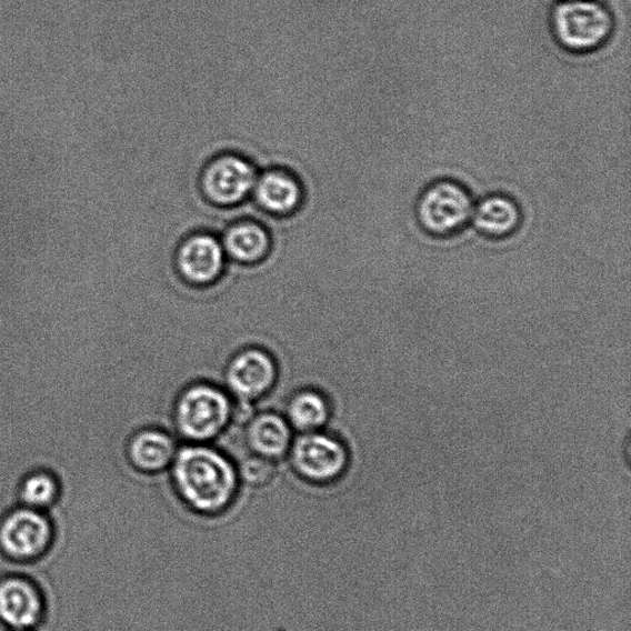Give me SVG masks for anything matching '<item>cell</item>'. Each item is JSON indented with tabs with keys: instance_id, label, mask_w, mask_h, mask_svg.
<instances>
[{
	"instance_id": "obj_1",
	"label": "cell",
	"mask_w": 631,
	"mask_h": 631,
	"mask_svg": "<svg viewBox=\"0 0 631 631\" xmlns=\"http://www.w3.org/2000/svg\"><path fill=\"white\" fill-rule=\"evenodd\" d=\"M173 487L191 511L218 515L229 510L239 491V472L219 450L201 444L177 450L172 468Z\"/></svg>"
},
{
	"instance_id": "obj_2",
	"label": "cell",
	"mask_w": 631,
	"mask_h": 631,
	"mask_svg": "<svg viewBox=\"0 0 631 631\" xmlns=\"http://www.w3.org/2000/svg\"><path fill=\"white\" fill-rule=\"evenodd\" d=\"M550 30L563 51L590 54L612 40L615 20L600 0H560L551 10Z\"/></svg>"
},
{
	"instance_id": "obj_3",
	"label": "cell",
	"mask_w": 631,
	"mask_h": 631,
	"mask_svg": "<svg viewBox=\"0 0 631 631\" xmlns=\"http://www.w3.org/2000/svg\"><path fill=\"white\" fill-rule=\"evenodd\" d=\"M232 400L227 391L198 382L180 392L174 403V423L189 442L213 441L231 422Z\"/></svg>"
},
{
	"instance_id": "obj_4",
	"label": "cell",
	"mask_w": 631,
	"mask_h": 631,
	"mask_svg": "<svg viewBox=\"0 0 631 631\" xmlns=\"http://www.w3.org/2000/svg\"><path fill=\"white\" fill-rule=\"evenodd\" d=\"M473 207L475 200L464 184L454 179H438L428 184L417 199L414 217L428 236L449 239L468 227Z\"/></svg>"
},
{
	"instance_id": "obj_5",
	"label": "cell",
	"mask_w": 631,
	"mask_h": 631,
	"mask_svg": "<svg viewBox=\"0 0 631 631\" xmlns=\"http://www.w3.org/2000/svg\"><path fill=\"white\" fill-rule=\"evenodd\" d=\"M259 169L244 156L223 152L202 168L199 189L209 206L233 210L247 204L253 193Z\"/></svg>"
},
{
	"instance_id": "obj_6",
	"label": "cell",
	"mask_w": 631,
	"mask_h": 631,
	"mask_svg": "<svg viewBox=\"0 0 631 631\" xmlns=\"http://www.w3.org/2000/svg\"><path fill=\"white\" fill-rule=\"evenodd\" d=\"M290 463L302 480L330 484L344 477L351 453L342 439L332 434L301 433L291 447Z\"/></svg>"
},
{
	"instance_id": "obj_7",
	"label": "cell",
	"mask_w": 631,
	"mask_h": 631,
	"mask_svg": "<svg viewBox=\"0 0 631 631\" xmlns=\"http://www.w3.org/2000/svg\"><path fill=\"white\" fill-rule=\"evenodd\" d=\"M54 527L42 511L22 505L0 520V551L7 559L37 562L53 545Z\"/></svg>"
},
{
	"instance_id": "obj_8",
	"label": "cell",
	"mask_w": 631,
	"mask_h": 631,
	"mask_svg": "<svg viewBox=\"0 0 631 631\" xmlns=\"http://www.w3.org/2000/svg\"><path fill=\"white\" fill-rule=\"evenodd\" d=\"M228 267L220 236L208 231L190 233L173 254L174 272L190 287L206 288L218 283Z\"/></svg>"
},
{
	"instance_id": "obj_9",
	"label": "cell",
	"mask_w": 631,
	"mask_h": 631,
	"mask_svg": "<svg viewBox=\"0 0 631 631\" xmlns=\"http://www.w3.org/2000/svg\"><path fill=\"white\" fill-rule=\"evenodd\" d=\"M278 365L262 348H247L236 353L227 369L224 382L236 399L254 402L276 387Z\"/></svg>"
},
{
	"instance_id": "obj_10",
	"label": "cell",
	"mask_w": 631,
	"mask_h": 631,
	"mask_svg": "<svg viewBox=\"0 0 631 631\" xmlns=\"http://www.w3.org/2000/svg\"><path fill=\"white\" fill-rule=\"evenodd\" d=\"M306 198V188L294 173L283 168H267L259 172L250 201L263 216L287 220L298 216Z\"/></svg>"
},
{
	"instance_id": "obj_11",
	"label": "cell",
	"mask_w": 631,
	"mask_h": 631,
	"mask_svg": "<svg viewBox=\"0 0 631 631\" xmlns=\"http://www.w3.org/2000/svg\"><path fill=\"white\" fill-rule=\"evenodd\" d=\"M47 612L38 582L22 574L0 579V623L8 630H33Z\"/></svg>"
},
{
	"instance_id": "obj_12",
	"label": "cell",
	"mask_w": 631,
	"mask_h": 631,
	"mask_svg": "<svg viewBox=\"0 0 631 631\" xmlns=\"http://www.w3.org/2000/svg\"><path fill=\"white\" fill-rule=\"evenodd\" d=\"M224 253L237 266H258L272 252L273 240L266 224L254 219L231 222L220 234Z\"/></svg>"
},
{
	"instance_id": "obj_13",
	"label": "cell",
	"mask_w": 631,
	"mask_h": 631,
	"mask_svg": "<svg viewBox=\"0 0 631 631\" xmlns=\"http://www.w3.org/2000/svg\"><path fill=\"white\" fill-rule=\"evenodd\" d=\"M523 222V212L512 197L493 193L475 202L471 223L484 239L500 241L510 239Z\"/></svg>"
},
{
	"instance_id": "obj_14",
	"label": "cell",
	"mask_w": 631,
	"mask_h": 631,
	"mask_svg": "<svg viewBox=\"0 0 631 631\" xmlns=\"http://www.w3.org/2000/svg\"><path fill=\"white\" fill-rule=\"evenodd\" d=\"M176 439L163 430L146 428L134 433L127 445L130 464L143 473L164 471L177 454Z\"/></svg>"
},
{
	"instance_id": "obj_15",
	"label": "cell",
	"mask_w": 631,
	"mask_h": 631,
	"mask_svg": "<svg viewBox=\"0 0 631 631\" xmlns=\"http://www.w3.org/2000/svg\"><path fill=\"white\" fill-rule=\"evenodd\" d=\"M246 441L254 454L276 461L288 454L292 428L283 415L272 411L262 412L247 424Z\"/></svg>"
},
{
	"instance_id": "obj_16",
	"label": "cell",
	"mask_w": 631,
	"mask_h": 631,
	"mask_svg": "<svg viewBox=\"0 0 631 631\" xmlns=\"http://www.w3.org/2000/svg\"><path fill=\"white\" fill-rule=\"evenodd\" d=\"M287 415L291 428L300 433L321 431L331 420L332 404L320 390H300L289 400Z\"/></svg>"
},
{
	"instance_id": "obj_17",
	"label": "cell",
	"mask_w": 631,
	"mask_h": 631,
	"mask_svg": "<svg viewBox=\"0 0 631 631\" xmlns=\"http://www.w3.org/2000/svg\"><path fill=\"white\" fill-rule=\"evenodd\" d=\"M18 495L22 505L43 512L59 500L60 483L49 471H33L21 481Z\"/></svg>"
},
{
	"instance_id": "obj_18",
	"label": "cell",
	"mask_w": 631,
	"mask_h": 631,
	"mask_svg": "<svg viewBox=\"0 0 631 631\" xmlns=\"http://www.w3.org/2000/svg\"><path fill=\"white\" fill-rule=\"evenodd\" d=\"M237 472L248 487L263 488L276 479L277 465L274 460L253 454L240 461Z\"/></svg>"
},
{
	"instance_id": "obj_19",
	"label": "cell",
	"mask_w": 631,
	"mask_h": 631,
	"mask_svg": "<svg viewBox=\"0 0 631 631\" xmlns=\"http://www.w3.org/2000/svg\"><path fill=\"white\" fill-rule=\"evenodd\" d=\"M256 409L253 402L236 399L232 402L231 421L239 425H247L253 420Z\"/></svg>"
},
{
	"instance_id": "obj_20",
	"label": "cell",
	"mask_w": 631,
	"mask_h": 631,
	"mask_svg": "<svg viewBox=\"0 0 631 631\" xmlns=\"http://www.w3.org/2000/svg\"><path fill=\"white\" fill-rule=\"evenodd\" d=\"M8 631H32V630H8Z\"/></svg>"
}]
</instances>
